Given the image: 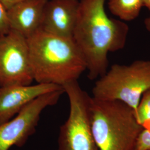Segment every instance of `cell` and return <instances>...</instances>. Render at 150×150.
Returning a JSON list of instances; mask_svg holds the SVG:
<instances>
[{
	"label": "cell",
	"mask_w": 150,
	"mask_h": 150,
	"mask_svg": "<svg viewBox=\"0 0 150 150\" xmlns=\"http://www.w3.org/2000/svg\"><path fill=\"white\" fill-rule=\"evenodd\" d=\"M106 1L79 0L72 35L85 59L88 77L91 80L106 72L108 54L123 49L129 35V26L125 22L107 15Z\"/></svg>",
	"instance_id": "obj_1"
},
{
	"label": "cell",
	"mask_w": 150,
	"mask_h": 150,
	"mask_svg": "<svg viewBox=\"0 0 150 150\" xmlns=\"http://www.w3.org/2000/svg\"><path fill=\"white\" fill-rule=\"evenodd\" d=\"M33 80L62 86L77 80L87 70L86 61L73 38L39 30L27 38Z\"/></svg>",
	"instance_id": "obj_2"
},
{
	"label": "cell",
	"mask_w": 150,
	"mask_h": 150,
	"mask_svg": "<svg viewBox=\"0 0 150 150\" xmlns=\"http://www.w3.org/2000/svg\"><path fill=\"white\" fill-rule=\"evenodd\" d=\"M90 122L98 150H136L144 129L133 109L118 101L91 97Z\"/></svg>",
	"instance_id": "obj_3"
},
{
	"label": "cell",
	"mask_w": 150,
	"mask_h": 150,
	"mask_svg": "<svg viewBox=\"0 0 150 150\" xmlns=\"http://www.w3.org/2000/svg\"><path fill=\"white\" fill-rule=\"evenodd\" d=\"M150 88V60H136L131 64H113L99 77L92 88V97L118 101L135 112L141 98Z\"/></svg>",
	"instance_id": "obj_4"
},
{
	"label": "cell",
	"mask_w": 150,
	"mask_h": 150,
	"mask_svg": "<svg viewBox=\"0 0 150 150\" xmlns=\"http://www.w3.org/2000/svg\"><path fill=\"white\" fill-rule=\"evenodd\" d=\"M70 103L68 118L59 129L57 150H98L91 129L90 96L77 80L62 86Z\"/></svg>",
	"instance_id": "obj_5"
},
{
	"label": "cell",
	"mask_w": 150,
	"mask_h": 150,
	"mask_svg": "<svg viewBox=\"0 0 150 150\" xmlns=\"http://www.w3.org/2000/svg\"><path fill=\"white\" fill-rule=\"evenodd\" d=\"M33 80L27 38L12 30L0 34V86L28 85Z\"/></svg>",
	"instance_id": "obj_6"
},
{
	"label": "cell",
	"mask_w": 150,
	"mask_h": 150,
	"mask_svg": "<svg viewBox=\"0 0 150 150\" xmlns=\"http://www.w3.org/2000/svg\"><path fill=\"white\" fill-rule=\"evenodd\" d=\"M64 93L62 89L38 97L23 108L15 118L0 124V150L24 145L35 132L43 110L56 104Z\"/></svg>",
	"instance_id": "obj_7"
},
{
	"label": "cell",
	"mask_w": 150,
	"mask_h": 150,
	"mask_svg": "<svg viewBox=\"0 0 150 150\" xmlns=\"http://www.w3.org/2000/svg\"><path fill=\"white\" fill-rule=\"evenodd\" d=\"M62 89V87L56 85L40 83L0 86V124L12 119L38 97Z\"/></svg>",
	"instance_id": "obj_8"
},
{
	"label": "cell",
	"mask_w": 150,
	"mask_h": 150,
	"mask_svg": "<svg viewBox=\"0 0 150 150\" xmlns=\"http://www.w3.org/2000/svg\"><path fill=\"white\" fill-rule=\"evenodd\" d=\"M79 8V0H48L40 30L61 37L72 38Z\"/></svg>",
	"instance_id": "obj_9"
},
{
	"label": "cell",
	"mask_w": 150,
	"mask_h": 150,
	"mask_svg": "<svg viewBox=\"0 0 150 150\" xmlns=\"http://www.w3.org/2000/svg\"><path fill=\"white\" fill-rule=\"evenodd\" d=\"M48 0H24L7 10L11 30L28 38L40 29Z\"/></svg>",
	"instance_id": "obj_10"
},
{
	"label": "cell",
	"mask_w": 150,
	"mask_h": 150,
	"mask_svg": "<svg viewBox=\"0 0 150 150\" xmlns=\"http://www.w3.org/2000/svg\"><path fill=\"white\" fill-rule=\"evenodd\" d=\"M108 7L113 15L123 21H131L139 15L143 0H108Z\"/></svg>",
	"instance_id": "obj_11"
},
{
	"label": "cell",
	"mask_w": 150,
	"mask_h": 150,
	"mask_svg": "<svg viewBox=\"0 0 150 150\" xmlns=\"http://www.w3.org/2000/svg\"><path fill=\"white\" fill-rule=\"evenodd\" d=\"M135 116L143 129L150 133V88L141 97Z\"/></svg>",
	"instance_id": "obj_12"
},
{
	"label": "cell",
	"mask_w": 150,
	"mask_h": 150,
	"mask_svg": "<svg viewBox=\"0 0 150 150\" xmlns=\"http://www.w3.org/2000/svg\"><path fill=\"white\" fill-rule=\"evenodd\" d=\"M11 30L7 10L0 2V34H6Z\"/></svg>",
	"instance_id": "obj_13"
},
{
	"label": "cell",
	"mask_w": 150,
	"mask_h": 150,
	"mask_svg": "<svg viewBox=\"0 0 150 150\" xmlns=\"http://www.w3.org/2000/svg\"><path fill=\"white\" fill-rule=\"evenodd\" d=\"M136 150H150V133L143 129L139 134Z\"/></svg>",
	"instance_id": "obj_14"
},
{
	"label": "cell",
	"mask_w": 150,
	"mask_h": 150,
	"mask_svg": "<svg viewBox=\"0 0 150 150\" xmlns=\"http://www.w3.org/2000/svg\"><path fill=\"white\" fill-rule=\"evenodd\" d=\"M24 0H0V2L2 4L7 10L10 9L13 6Z\"/></svg>",
	"instance_id": "obj_15"
},
{
	"label": "cell",
	"mask_w": 150,
	"mask_h": 150,
	"mask_svg": "<svg viewBox=\"0 0 150 150\" xmlns=\"http://www.w3.org/2000/svg\"><path fill=\"white\" fill-rule=\"evenodd\" d=\"M144 25H145L146 29L150 32V16L146 18L144 21Z\"/></svg>",
	"instance_id": "obj_16"
},
{
	"label": "cell",
	"mask_w": 150,
	"mask_h": 150,
	"mask_svg": "<svg viewBox=\"0 0 150 150\" xmlns=\"http://www.w3.org/2000/svg\"><path fill=\"white\" fill-rule=\"evenodd\" d=\"M144 6L146 7L150 11V0H143Z\"/></svg>",
	"instance_id": "obj_17"
}]
</instances>
